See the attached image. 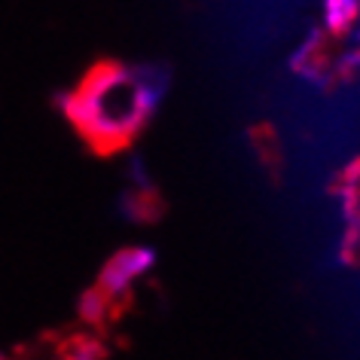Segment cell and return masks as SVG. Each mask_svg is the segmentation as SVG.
Masks as SVG:
<instances>
[{
    "instance_id": "obj_1",
    "label": "cell",
    "mask_w": 360,
    "mask_h": 360,
    "mask_svg": "<svg viewBox=\"0 0 360 360\" xmlns=\"http://www.w3.org/2000/svg\"><path fill=\"white\" fill-rule=\"evenodd\" d=\"M159 98L162 86L150 83V77L141 79L122 65H101L77 92L61 98V113L98 150H116L150 122Z\"/></svg>"
},
{
    "instance_id": "obj_2",
    "label": "cell",
    "mask_w": 360,
    "mask_h": 360,
    "mask_svg": "<svg viewBox=\"0 0 360 360\" xmlns=\"http://www.w3.org/2000/svg\"><path fill=\"white\" fill-rule=\"evenodd\" d=\"M156 266V250L153 248H122L107 259L101 275H98V290L107 293L110 300H120L131 290V284L143 278Z\"/></svg>"
},
{
    "instance_id": "obj_3",
    "label": "cell",
    "mask_w": 360,
    "mask_h": 360,
    "mask_svg": "<svg viewBox=\"0 0 360 360\" xmlns=\"http://www.w3.org/2000/svg\"><path fill=\"white\" fill-rule=\"evenodd\" d=\"M360 13V0H323V31L327 34H345L354 28Z\"/></svg>"
},
{
    "instance_id": "obj_4",
    "label": "cell",
    "mask_w": 360,
    "mask_h": 360,
    "mask_svg": "<svg viewBox=\"0 0 360 360\" xmlns=\"http://www.w3.org/2000/svg\"><path fill=\"white\" fill-rule=\"evenodd\" d=\"M79 318L86 323H101L107 318V311H110V296L101 293L98 287H89V290L79 296V305H77Z\"/></svg>"
},
{
    "instance_id": "obj_5",
    "label": "cell",
    "mask_w": 360,
    "mask_h": 360,
    "mask_svg": "<svg viewBox=\"0 0 360 360\" xmlns=\"http://www.w3.org/2000/svg\"><path fill=\"white\" fill-rule=\"evenodd\" d=\"M107 351L101 345V339H74L65 351V360H104Z\"/></svg>"
},
{
    "instance_id": "obj_6",
    "label": "cell",
    "mask_w": 360,
    "mask_h": 360,
    "mask_svg": "<svg viewBox=\"0 0 360 360\" xmlns=\"http://www.w3.org/2000/svg\"><path fill=\"white\" fill-rule=\"evenodd\" d=\"M318 40H321V28H311V31H309V37H305V43H302V49L290 58V68H293V70H300L305 61H309V56H311L314 49H318Z\"/></svg>"
},
{
    "instance_id": "obj_7",
    "label": "cell",
    "mask_w": 360,
    "mask_h": 360,
    "mask_svg": "<svg viewBox=\"0 0 360 360\" xmlns=\"http://www.w3.org/2000/svg\"><path fill=\"white\" fill-rule=\"evenodd\" d=\"M357 65H360V52H357V46H351L348 56L339 58V70H342V74H354Z\"/></svg>"
}]
</instances>
